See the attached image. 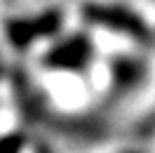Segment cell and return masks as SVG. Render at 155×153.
<instances>
[{
    "mask_svg": "<svg viewBox=\"0 0 155 153\" xmlns=\"http://www.w3.org/2000/svg\"><path fill=\"white\" fill-rule=\"evenodd\" d=\"M129 153H139V151H129Z\"/></svg>",
    "mask_w": 155,
    "mask_h": 153,
    "instance_id": "obj_8",
    "label": "cell"
},
{
    "mask_svg": "<svg viewBox=\"0 0 155 153\" xmlns=\"http://www.w3.org/2000/svg\"><path fill=\"white\" fill-rule=\"evenodd\" d=\"M148 73V66L143 59L132 57V54H115L110 59V83L117 92L134 90Z\"/></svg>",
    "mask_w": 155,
    "mask_h": 153,
    "instance_id": "obj_3",
    "label": "cell"
},
{
    "mask_svg": "<svg viewBox=\"0 0 155 153\" xmlns=\"http://www.w3.org/2000/svg\"><path fill=\"white\" fill-rule=\"evenodd\" d=\"M80 14L92 26L129 36L132 40H139V42H150V38H153L148 21L136 10L127 7V5H101V2H92V5H82Z\"/></svg>",
    "mask_w": 155,
    "mask_h": 153,
    "instance_id": "obj_1",
    "label": "cell"
},
{
    "mask_svg": "<svg viewBox=\"0 0 155 153\" xmlns=\"http://www.w3.org/2000/svg\"><path fill=\"white\" fill-rule=\"evenodd\" d=\"M94 59V42L85 31H75L66 38L57 40L42 57V66L49 71L82 73Z\"/></svg>",
    "mask_w": 155,
    "mask_h": 153,
    "instance_id": "obj_2",
    "label": "cell"
},
{
    "mask_svg": "<svg viewBox=\"0 0 155 153\" xmlns=\"http://www.w3.org/2000/svg\"><path fill=\"white\" fill-rule=\"evenodd\" d=\"M35 153H52L47 146H42V144H35Z\"/></svg>",
    "mask_w": 155,
    "mask_h": 153,
    "instance_id": "obj_7",
    "label": "cell"
},
{
    "mask_svg": "<svg viewBox=\"0 0 155 153\" xmlns=\"http://www.w3.org/2000/svg\"><path fill=\"white\" fill-rule=\"evenodd\" d=\"M5 38L14 49H26L40 40L38 26H35V17H10L5 21Z\"/></svg>",
    "mask_w": 155,
    "mask_h": 153,
    "instance_id": "obj_4",
    "label": "cell"
},
{
    "mask_svg": "<svg viewBox=\"0 0 155 153\" xmlns=\"http://www.w3.org/2000/svg\"><path fill=\"white\" fill-rule=\"evenodd\" d=\"M26 144H28L26 134L21 130H12L0 137V153H24Z\"/></svg>",
    "mask_w": 155,
    "mask_h": 153,
    "instance_id": "obj_6",
    "label": "cell"
},
{
    "mask_svg": "<svg viewBox=\"0 0 155 153\" xmlns=\"http://www.w3.org/2000/svg\"><path fill=\"white\" fill-rule=\"evenodd\" d=\"M33 17H35V26H38L40 38H54L64 26V10L61 7H47V10L38 12Z\"/></svg>",
    "mask_w": 155,
    "mask_h": 153,
    "instance_id": "obj_5",
    "label": "cell"
}]
</instances>
